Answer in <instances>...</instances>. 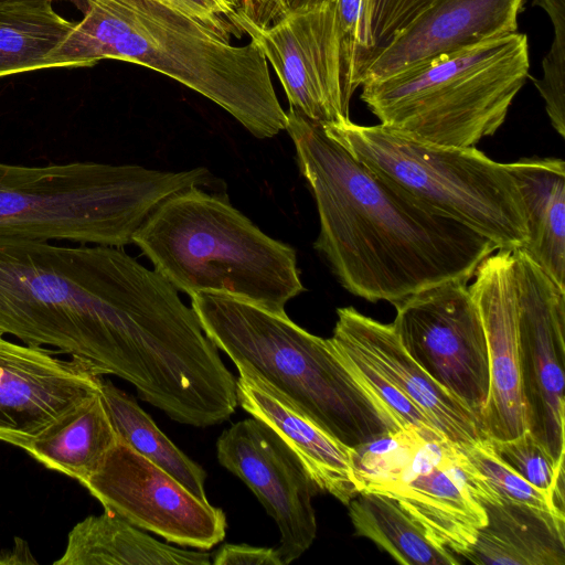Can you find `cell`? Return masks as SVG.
Listing matches in <instances>:
<instances>
[{"mask_svg":"<svg viewBox=\"0 0 565 565\" xmlns=\"http://www.w3.org/2000/svg\"><path fill=\"white\" fill-rule=\"evenodd\" d=\"M185 305L121 247L0 235V333L148 387L174 360Z\"/></svg>","mask_w":565,"mask_h":565,"instance_id":"6da1fadb","label":"cell"},{"mask_svg":"<svg viewBox=\"0 0 565 565\" xmlns=\"http://www.w3.org/2000/svg\"><path fill=\"white\" fill-rule=\"evenodd\" d=\"M285 130L317 204L315 248L354 296L394 305L439 284L468 282L498 249L373 172L292 108Z\"/></svg>","mask_w":565,"mask_h":565,"instance_id":"7a4b0ae2","label":"cell"},{"mask_svg":"<svg viewBox=\"0 0 565 565\" xmlns=\"http://www.w3.org/2000/svg\"><path fill=\"white\" fill-rule=\"evenodd\" d=\"M83 19L47 60L49 68L113 58L162 73L225 109L252 135L286 129L268 62L250 41L230 38L159 0H77Z\"/></svg>","mask_w":565,"mask_h":565,"instance_id":"3957f363","label":"cell"},{"mask_svg":"<svg viewBox=\"0 0 565 565\" xmlns=\"http://www.w3.org/2000/svg\"><path fill=\"white\" fill-rule=\"evenodd\" d=\"M207 338L239 374L259 379L300 414L349 448L402 427L359 382L330 339L250 302L200 291L191 296Z\"/></svg>","mask_w":565,"mask_h":565,"instance_id":"277c9868","label":"cell"},{"mask_svg":"<svg viewBox=\"0 0 565 565\" xmlns=\"http://www.w3.org/2000/svg\"><path fill=\"white\" fill-rule=\"evenodd\" d=\"M154 269L189 296L227 295L277 315L305 290L295 249L226 199L193 186L162 201L132 237Z\"/></svg>","mask_w":565,"mask_h":565,"instance_id":"5b68a950","label":"cell"},{"mask_svg":"<svg viewBox=\"0 0 565 565\" xmlns=\"http://www.w3.org/2000/svg\"><path fill=\"white\" fill-rule=\"evenodd\" d=\"M205 168L160 171L76 161H0V235L124 247L170 195L207 181Z\"/></svg>","mask_w":565,"mask_h":565,"instance_id":"8992f818","label":"cell"},{"mask_svg":"<svg viewBox=\"0 0 565 565\" xmlns=\"http://www.w3.org/2000/svg\"><path fill=\"white\" fill-rule=\"evenodd\" d=\"M529 71L527 36L514 32L364 83L360 97L385 127L430 143L475 147L504 122Z\"/></svg>","mask_w":565,"mask_h":565,"instance_id":"52a82bcc","label":"cell"},{"mask_svg":"<svg viewBox=\"0 0 565 565\" xmlns=\"http://www.w3.org/2000/svg\"><path fill=\"white\" fill-rule=\"evenodd\" d=\"M358 161L431 212L514 250L527 242L526 213L507 163L476 147L430 143L385 127L350 119L321 125Z\"/></svg>","mask_w":565,"mask_h":565,"instance_id":"ba28073f","label":"cell"},{"mask_svg":"<svg viewBox=\"0 0 565 565\" xmlns=\"http://www.w3.org/2000/svg\"><path fill=\"white\" fill-rule=\"evenodd\" d=\"M358 491L395 499L436 545L463 557L499 494L462 448L431 426L408 425L352 449Z\"/></svg>","mask_w":565,"mask_h":565,"instance_id":"9c48e42d","label":"cell"},{"mask_svg":"<svg viewBox=\"0 0 565 565\" xmlns=\"http://www.w3.org/2000/svg\"><path fill=\"white\" fill-rule=\"evenodd\" d=\"M235 21L271 64L290 108L320 125L350 119L355 50L339 26L334 0L267 28Z\"/></svg>","mask_w":565,"mask_h":565,"instance_id":"30bf717a","label":"cell"},{"mask_svg":"<svg viewBox=\"0 0 565 565\" xmlns=\"http://www.w3.org/2000/svg\"><path fill=\"white\" fill-rule=\"evenodd\" d=\"M394 307L392 326L404 349L481 424L490 385L488 347L467 282L439 284Z\"/></svg>","mask_w":565,"mask_h":565,"instance_id":"8fae6325","label":"cell"},{"mask_svg":"<svg viewBox=\"0 0 565 565\" xmlns=\"http://www.w3.org/2000/svg\"><path fill=\"white\" fill-rule=\"evenodd\" d=\"M518 343L527 429L563 465L565 290L523 250H513Z\"/></svg>","mask_w":565,"mask_h":565,"instance_id":"7c38bea8","label":"cell"},{"mask_svg":"<svg viewBox=\"0 0 565 565\" xmlns=\"http://www.w3.org/2000/svg\"><path fill=\"white\" fill-rule=\"evenodd\" d=\"M130 524L182 546L209 550L226 535V516L118 438L99 468L82 483Z\"/></svg>","mask_w":565,"mask_h":565,"instance_id":"4fadbf2b","label":"cell"},{"mask_svg":"<svg viewBox=\"0 0 565 565\" xmlns=\"http://www.w3.org/2000/svg\"><path fill=\"white\" fill-rule=\"evenodd\" d=\"M216 457L276 522L282 564L300 557L317 535L312 499L320 489L295 451L271 427L250 417L223 430Z\"/></svg>","mask_w":565,"mask_h":565,"instance_id":"5bb4252c","label":"cell"},{"mask_svg":"<svg viewBox=\"0 0 565 565\" xmlns=\"http://www.w3.org/2000/svg\"><path fill=\"white\" fill-rule=\"evenodd\" d=\"M54 353L0 333V441L22 449L64 413L100 393L102 375Z\"/></svg>","mask_w":565,"mask_h":565,"instance_id":"9a60e30c","label":"cell"},{"mask_svg":"<svg viewBox=\"0 0 565 565\" xmlns=\"http://www.w3.org/2000/svg\"><path fill=\"white\" fill-rule=\"evenodd\" d=\"M469 290L483 323L489 360V396L481 426L495 440L527 429L522 393L513 250L497 249L478 266Z\"/></svg>","mask_w":565,"mask_h":565,"instance_id":"2e32d148","label":"cell"},{"mask_svg":"<svg viewBox=\"0 0 565 565\" xmlns=\"http://www.w3.org/2000/svg\"><path fill=\"white\" fill-rule=\"evenodd\" d=\"M337 315L330 339L371 365L447 438L465 448L487 437L477 416L407 353L392 323L380 322L353 307L339 308Z\"/></svg>","mask_w":565,"mask_h":565,"instance_id":"e0dca14e","label":"cell"},{"mask_svg":"<svg viewBox=\"0 0 565 565\" xmlns=\"http://www.w3.org/2000/svg\"><path fill=\"white\" fill-rule=\"evenodd\" d=\"M525 0H435L365 68L361 85L516 32Z\"/></svg>","mask_w":565,"mask_h":565,"instance_id":"ac0fdd59","label":"cell"},{"mask_svg":"<svg viewBox=\"0 0 565 565\" xmlns=\"http://www.w3.org/2000/svg\"><path fill=\"white\" fill-rule=\"evenodd\" d=\"M236 395L243 409L271 427L288 444L320 491H327L343 504L359 492L352 448L328 435L255 376L239 374Z\"/></svg>","mask_w":565,"mask_h":565,"instance_id":"d6986e66","label":"cell"},{"mask_svg":"<svg viewBox=\"0 0 565 565\" xmlns=\"http://www.w3.org/2000/svg\"><path fill=\"white\" fill-rule=\"evenodd\" d=\"M482 505L487 522L463 558L492 565L565 564V518L507 499Z\"/></svg>","mask_w":565,"mask_h":565,"instance_id":"ffe728a7","label":"cell"},{"mask_svg":"<svg viewBox=\"0 0 565 565\" xmlns=\"http://www.w3.org/2000/svg\"><path fill=\"white\" fill-rule=\"evenodd\" d=\"M507 166L526 213L527 242L520 249L565 290V162L523 158Z\"/></svg>","mask_w":565,"mask_h":565,"instance_id":"44dd1931","label":"cell"},{"mask_svg":"<svg viewBox=\"0 0 565 565\" xmlns=\"http://www.w3.org/2000/svg\"><path fill=\"white\" fill-rule=\"evenodd\" d=\"M210 554L162 543L104 511L76 523L55 565H209Z\"/></svg>","mask_w":565,"mask_h":565,"instance_id":"7402d4cb","label":"cell"},{"mask_svg":"<svg viewBox=\"0 0 565 565\" xmlns=\"http://www.w3.org/2000/svg\"><path fill=\"white\" fill-rule=\"evenodd\" d=\"M117 440L98 393L55 419L22 450L45 468L82 484L99 468Z\"/></svg>","mask_w":565,"mask_h":565,"instance_id":"603a6c76","label":"cell"},{"mask_svg":"<svg viewBox=\"0 0 565 565\" xmlns=\"http://www.w3.org/2000/svg\"><path fill=\"white\" fill-rule=\"evenodd\" d=\"M355 534L374 542L404 565H457L452 552L436 545L399 503L387 495L359 491L347 504Z\"/></svg>","mask_w":565,"mask_h":565,"instance_id":"cb8c5ba5","label":"cell"},{"mask_svg":"<svg viewBox=\"0 0 565 565\" xmlns=\"http://www.w3.org/2000/svg\"><path fill=\"white\" fill-rule=\"evenodd\" d=\"M73 26L52 0L0 3V77L49 68V57Z\"/></svg>","mask_w":565,"mask_h":565,"instance_id":"d4e9b609","label":"cell"},{"mask_svg":"<svg viewBox=\"0 0 565 565\" xmlns=\"http://www.w3.org/2000/svg\"><path fill=\"white\" fill-rule=\"evenodd\" d=\"M100 395L120 440L164 470L194 495L207 500L205 471L158 428L131 395L107 380H102Z\"/></svg>","mask_w":565,"mask_h":565,"instance_id":"484cf974","label":"cell"},{"mask_svg":"<svg viewBox=\"0 0 565 565\" xmlns=\"http://www.w3.org/2000/svg\"><path fill=\"white\" fill-rule=\"evenodd\" d=\"M435 0H361L354 83L361 86L365 68L412 20Z\"/></svg>","mask_w":565,"mask_h":565,"instance_id":"4316f807","label":"cell"},{"mask_svg":"<svg viewBox=\"0 0 565 565\" xmlns=\"http://www.w3.org/2000/svg\"><path fill=\"white\" fill-rule=\"evenodd\" d=\"M489 440L505 465L537 489L547 492L556 511L565 515L564 463L556 465L529 429L508 440Z\"/></svg>","mask_w":565,"mask_h":565,"instance_id":"83f0119b","label":"cell"},{"mask_svg":"<svg viewBox=\"0 0 565 565\" xmlns=\"http://www.w3.org/2000/svg\"><path fill=\"white\" fill-rule=\"evenodd\" d=\"M545 10L554 28V39L542 62L543 76L533 83L545 102L553 128L565 137V0H533Z\"/></svg>","mask_w":565,"mask_h":565,"instance_id":"f1b7e54d","label":"cell"},{"mask_svg":"<svg viewBox=\"0 0 565 565\" xmlns=\"http://www.w3.org/2000/svg\"><path fill=\"white\" fill-rule=\"evenodd\" d=\"M462 450L501 499L525 503L565 518L556 511L547 492L526 481L497 456L488 437Z\"/></svg>","mask_w":565,"mask_h":565,"instance_id":"f546056e","label":"cell"},{"mask_svg":"<svg viewBox=\"0 0 565 565\" xmlns=\"http://www.w3.org/2000/svg\"><path fill=\"white\" fill-rule=\"evenodd\" d=\"M330 341L348 369L356 376L359 382L392 414V416L396 419L402 428L408 425L435 427L431 420L420 408H418L411 399H408L393 385H391L371 365L364 362L352 351L334 343L331 339Z\"/></svg>","mask_w":565,"mask_h":565,"instance_id":"4dcf8cb0","label":"cell"},{"mask_svg":"<svg viewBox=\"0 0 565 565\" xmlns=\"http://www.w3.org/2000/svg\"><path fill=\"white\" fill-rule=\"evenodd\" d=\"M164 4L185 13L212 28L218 33L231 38V34H241L236 21L235 10L224 0H159Z\"/></svg>","mask_w":565,"mask_h":565,"instance_id":"1f68e13d","label":"cell"},{"mask_svg":"<svg viewBox=\"0 0 565 565\" xmlns=\"http://www.w3.org/2000/svg\"><path fill=\"white\" fill-rule=\"evenodd\" d=\"M330 0H246L236 10V18L258 28H267L296 12L321 7Z\"/></svg>","mask_w":565,"mask_h":565,"instance_id":"d6a6232c","label":"cell"},{"mask_svg":"<svg viewBox=\"0 0 565 565\" xmlns=\"http://www.w3.org/2000/svg\"><path fill=\"white\" fill-rule=\"evenodd\" d=\"M214 565H284L276 548L225 544L214 554Z\"/></svg>","mask_w":565,"mask_h":565,"instance_id":"836d02e7","label":"cell"},{"mask_svg":"<svg viewBox=\"0 0 565 565\" xmlns=\"http://www.w3.org/2000/svg\"><path fill=\"white\" fill-rule=\"evenodd\" d=\"M0 564H38L33 557L26 541L15 537L14 545L11 548L0 551Z\"/></svg>","mask_w":565,"mask_h":565,"instance_id":"e575fe53","label":"cell"},{"mask_svg":"<svg viewBox=\"0 0 565 565\" xmlns=\"http://www.w3.org/2000/svg\"><path fill=\"white\" fill-rule=\"evenodd\" d=\"M230 7L236 10L246 0H224Z\"/></svg>","mask_w":565,"mask_h":565,"instance_id":"d590c367","label":"cell"},{"mask_svg":"<svg viewBox=\"0 0 565 565\" xmlns=\"http://www.w3.org/2000/svg\"><path fill=\"white\" fill-rule=\"evenodd\" d=\"M14 1H28V0H0V3L14 2Z\"/></svg>","mask_w":565,"mask_h":565,"instance_id":"8d00e7d4","label":"cell"}]
</instances>
